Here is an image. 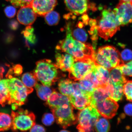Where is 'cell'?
I'll return each mask as SVG.
<instances>
[{"label": "cell", "instance_id": "39", "mask_svg": "<svg viewBox=\"0 0 132 132\" xmlns=\"http://www.w3.org/2000/svg\"><path fill=\"white\" fill-rule=\"evenodd\" d=\"M11 23V26L12 29H16L17 28L18 24L17 22L16 21H12Z\"/></svg>", "mask_w": 132, "mask_h": 132}, {"label": "cell", "instance_id": "10", "mask_svg": "<svg viewBox=\"0 0 132 132\" xmlns=\"http://www.w3.org/2000/svg\"><path fill=\"white\" fill-rule=\"evenodd\" d=\"M113 11L115 14L116 22L119 27L132 22V2L120 1Z\"/></svg>", "mask_w": 132, "mask_h": 132}, {"label": "cell", "instance_id": "31", "mask_svg": "<svg viewBox=\"0 0 132 132\" xmlns=\"http://www.w3.org/2000/svg\"><path fill=\"white\" fill-rule=\"evenodd\" d=\"M123 92L127 100L132 102V80L127 81L124 84Z\"/></svg>", "mask_w": 132, "mask_h": 132}, {"label": "cell", "instance_id": "38", "mask_svg": "<svg viewBox=\"0 0 132 132\" xmlns=\"http://www.w3.org/2000/svg\"><path fill=\"white\" fill-rule=\"evenodd\" d=\"M124 110L126 114L132 116V103H128L125 105L124 108Z\"/></svg>", "mask_w": 132, "mask_h": 132}, {"label": "cell", "instance_id": "19", "mask_svg": "<svg viewBox=\"0 0 132 132\" xmlns=\"http://www.w3.org/2000/svg\"><path fill=\"white\" fill-rule=\"evenodd\" d=\"M93 71L101 86H104L109 82L110 72L108 69L95 63Z\"/></svg>", "mask_w": 132, "mask_h": 132}, {"label": "cell", "instance_id": "11", "mask_svg": "<svg viewBox=\"0 0 132 132\" xmlns=\"http://www.w3.org/2000/svg\"><path fill=\"white\" fill-rule=\"evenodd\" d=\"M95 107L104 118L111 119L116 114L119 105L116 101L109 97L97 103Z\"/></svg>", "mask_w": 132, "mask_h": 132}, {"label": "cell", "instance_id": "5", "mask_svg": "<svg viewBox=\"0 0 132 132\" xmlns=\"http://www.w3.org/2000/svg\"><path fill=\"white\" fill-rule=\"evenodd\" d=\"M58 69L56 64L51 60L43 59L36 63L34 74L37 80L43 85L50 87L57 80Z\"/></svg>", "mask_w": 132, "mask_h": 132}, {"label": "cell", "instance_id": "2", "mask_svg": "<svg viewBox=\"0 0 132 132\" xmlns=\"http://www.w3.org/2000/svg\"><path fill=\"white\" fill-rule=\"evenodd\" d=\"M71 25L70 23L67 24L66 37L59 42L56 47L57 50L70 54L75 60L89 59L94 60L95 52L93 47L90 44L75 39L72 36Z\"/></svg>", "mask_w": 132, "mask_h": 132}, {"label": "cell", "instance_id": "30", "mask_svg": "<svg viewBox=\"0 0 132 132\" xmlns=\"http://www.w3.org/2000/svg\"><path fill=\"white\" fill-rule=\"evenodd\" d=\"M72 36L76 40L82 42H85L87 39V35L85 30L81 28H78L72 32Z\"/></svg>", "mask_w": 132, "mask_h": 132}, {"label": "cell", "instance_id": "7", "mask_svg": "<svg viewBox=\"0 0 132 132\" xmlns=\"http://www.w3.org/2000/svg\"><path fill=\"white\" fill-rule=\"evenodd\" d=\"M101 115L95 107L91 105L80 110L77 119V129L80 132L94 131L95 123Z\"/></svg>", "mask_w": 132, "mask_h": 132}, {"label": "cell", "instance_id": "3", "mask_svg": "<svg viewBox=\"0 0 132 132\" xmlns=\"http://www.w3.org/2000/svg\"><path fill=\"white\" fill-rule=\"evenodd\" d=\"M6 77L10 98V104L12 103L13 109L16 110L24 104L28 95L33 91V89L26 87L21 80L13 77L9 72Z\"/></svg>", "mask_w": 132, "mask_h": 132}, {"label": "cell", "instance_id": "34", "mask_svg": "<svg viewBox=\"0 0 132 132\" xmlns=\"http://www.w3.org/2000/svg\"><path fill=\"white\" fill-rule=\"evenodd\" d=\"M55 119L53 114L46 113L43 117L42 122L46 126H49L52 124Z\"/></svg>", "mask_w": 132, "mask_h": 132}, {"label": "cell", "instance_id": "24", "mask_svg": "<svg viewBox=\"0 0 132 132\" xmlns=\"http://www.w3.org/2000/svg\"><path fill=\"white\" fill-rule=\"evenodd\" d=\"M110 125L108 120L105 118H99L95 123L94 129L99 132H107L110 131Z\"/></svg>", "mask_w": 132, "mask_h": 132}, {"label": "cell", "instance_id": "21", "mask_svg": "<svg viewBox=\"0 0 132 132\" xmlns=\"http://www.w3.org/2000/svg\"><path fill=\"white\" fill-rule=\"evenodd\" d=\"M109 97L104 86L97 87L94 90L91 96L90 105L95 107L97 103Z\"/></svg>", "mask_w": 132, "mask_h": 132}, {"label": "cell", "instance_id": "37", "mask_svg": "<svg viewBox=\"0 0 132 132\" xmlns=\"http://www.w3.org/2000/svg\"><path fill=\"white\" fill-rule=\"evenodd\" d=\"M30 132H45V129L41 125H34L30 129Z\"/></svg>", "mask_w": 132, "mask_h": 132}, {"label": "cell", "instance_id": "20", "mask_svg": "<svg viewBox=\"0 0 132 132\" xmlns=\"http://www.w3.org/2000/svg\"><path fill=\"white\" fill-rule=\"evenodd\" d=\"M110 72V82L113 84H124L127 81L125 75L120 69L119 66L109 70Z\"/></svg>", "mask_w": 132, "mask_h": 132}, {"label": "cell", "instance_id": "16", "mask_svg": "<svg viewBox=\"0 0 132 132\" xmlns=\"http://www.w3.org/2000/svg\"><path fill=\"white\" fill-rule=\"evenodd\" d=\"M91 95L86 92L71 95L68 97L74 108L81 110L90 105Z\"/></svg>", "mask_w": 132, "mask_h": 132}, {"label": "cell", "instance_id": "1", "mask_svg": "<svg viewBox=\"0 0 132 132\" xmlns=\"http://www.w3.org/2000/svg\"><path fill=\"white\" fill-rule=\"evenodd\" d=\"M47 101L59 125L66 128L76 123L77 120L73 113V107L68 97L54 91Z\"/></svg>", "mask_w": 132, "mask_h": 132}, {"label": "cell", "instance_id": "6", "mask_svg": "<svg viewBox=\"0 0 132 132\" xmlns=\"http://www.w3.org/2000/svg\"><path fill=\"white\" fill-rule=\"evenodd\" d=\"M115 21V16L113 11L109 8L104 9L98 26H95L98 35L105 40H108L120 29Z\"/></svg>", "mask_w": 132, "mask_h": 132}, {"label": "cell", "instance_id": "22", "mask_svg": "<svg viewBox=\"0 0 132 132\" xmlns=\"http://www.w3.org/2000/svg\"><path fill=\"white\" fill-rule=\"evenodd\" d=\"M35 87L37 95L39 98L44 101H47L53 92L50 87L38 83H36Z\"/></svg>", "mask_w": 132, "mask_h": 132}, {"label": "cell", "instance_id": "26", "mask_svg": "<svg viewBox=\"0 0 132 132\" xmlns=\"http://www.w3.org/2000/svg\"><path fill=\"white\" fill-rule=\"evenodd\" d=\"M26 42L30 44H34L37 41V39L34 34V29L31 26H27L22 32Z\"/></svg>", "mask_w": 132, "mask_h": 132}, {"label": "cell", "instance_id": "28", "mask_svg": "<svg viewBox=\"0 0 132 132\" xmlns=\"http://www.w3.org/2000/svg\"><path fill=\"white\" fill-rule=\"evenodd\" d=\"M112 84L113 86V91L111 98L117 102L121 100L124 94V85L122 84Z\"/></svg>", "mask_w": 132, "mask_h": 132}, {"label": "cell", "instance_id": "4", "mask_svg": "<svg viewBox=\"0 0 132 132\" xmlns=\"http://www.w3.org/2000/svg\"><path fill=\"white\" fill-rule=\"evenodd\" d=\"M94 60L95 63L109 70L124 63L119 51L111 46L99 48L95 52Z\"/></svg>", "mask_w": 132, "mask_h": 132}, {"label": "cell", "instance_id": "40", "mask_svg": "<svg viewBox=\"0 0 132 132\" xmlns=\"http://www.w3.org/2000/svg\"><path fill=\"white\" fill-rule=\"evenodd\" d=\"M126 2H131L132 0H120Z\"/></svg>", "mask_w": 132, "mask_h": 132}, {"label": "cell", "instance_id": "12", "mask_svg": "<svg viewBox=\"0 0 132 132\" xmlns=\"http://www.w3.org/2000/svg\"><path fill=\"white\" fill-rule=\"evenodd\" d=\"M57 4V0H33L30 7L37 15L44 16L53 10Z\"/></svg>", "mask_w": 132, "mask_h": 132}, {"label": "cell", "instance_id": "9", "mask_svg": "<svg viewBox=\"0 0 132 132\" xmlns=\"http://www.w3.org/2000/svg\"><path fill=\"white\" fill-rule=\"evenodd\" d=\"M95 63L93 59L75 60L69 72V77L74 81H79L93 70Z\"/></svg>", "mask_w": 132, "mask_h": 132}, {"label": "cell", "instance_id": "33", "mask_svg": "<svg viewBox=\"0 0 132 132\" xmlns=\"http://www.w3.org/2000/svg\"><path fill=\"white\" fill-rule=\"evenodd\" d=\"M119 66L124 75L132 77V60Z\"/></svg>", "mask_w": 132, "mask_h": 132}, {"label": "cell", "instance_id": "14", "mask_svg": "<svg viewBox=\"0 0 132 132\" xmlns=\"http://www.w3.org/2000/svg\"><path fill=\"white\" fill-rule=\"evenodd\" d=\"M37 18V15L30 6L20 8L18 11L17 19L21 24L30 26L34 22Z\"/></svg>", "mask_w": 132, "mask_h": 132}, {"label": "cell", "instance_id": "8", "mask_svg": "<svg viewBox=\"0 0 132 132\" xmlns=\"http://www.w3.org/2000/svg\"><path fill=\"white\" fill-rule=\"evenodd\" d=\"M11 116L12 119L11 128L14 131H27L35 125V116L27 110L20 109L17 112L12 111Z\"/></svg>", "mask_w": 132, "mask_h": 132}, {"label": "cell", "instance_id": "41", "mask_svg": "<svg viewBox=\"0 0 132 132\" xmlns=\"http://www.w3.org/2000/svg\"><path fill=\"white\" fill-rule=\"evenodd\" d=\"M61 131V132H68V131H67V130H62V131Z\"/></svg>", "mask_w": 132, "mask_h": 132}, {"label": "cell", "instance_id": "36", "mask_svg": "<svg viewBox=\"0 0 132 132\" xmlns=\"http://www.w3.org/2000/svg\"><path fill=\"white\" fill-rule=\"evenodd\" d=\"M4 12L6 15L7 17L12 18L14 17L15 16L16 9L15 7L12 5L9 6L5 8Z\"/></svg>", "mask_w": 132, "mask_h": 132}, {"label": "cell", "instance_id": "29", "mask_svg": "<svg viewBox=\"0 0 132 132\" xmlns=\"http://www.w3.org/2000/svg\"><path fill=\"white\" fill-rule=\"evenodd\" d=\"M79 83L82 90L92 95L95 88L91 82L86 79L82 78L79 80Z\"/></svg>", "mask_w": 132, "mask_h": 132}, {"label": "cell", "instance_id": "17", "mask_svg": "<svg viewBox=\"0 0 132 132\" xmlns=\"http://www.w3.org/2000/svg\"><path fill=\"white\" fill-rule=\"evenodd\" d=\"M58 86L60 93L68 97L80 89L78 82L69 79L61 80Z\"/></svg>", "mask_w": 132, "mask_h": 132}, {"label": "cell", "instance_id": "23", "mask_svg": "<svg viewBox=\"0 0 132 132\" xmlns=\"http://www.w3.org/2000/svg\"><path fill=\"white\" fill-rule=\"evenodd\" d=\"M12 117L7 114L0 113V131H6L11 128Z\"/></svg>", "mask_w": 132, "mask_h": 132}, {"label": "cell", "instance_id": "15", "mask_svg": "<svg viewBox=\"0 0 132 132\" xmlns=\"http://www.w3.org/2000/svg\"><path fill=\"white\" fill-rule=\"evenodd\" d=\"M56 65L58 69L62 71H70L75 62V59L71 55L68 54L57 53L55 55Z\"/></svg>", "mask_w": 132, "mask_h": 132}, {"label": "cell", "instance_id": "25", "mask_svg": "<svg viewBox=\"0 0 132 132\" xmlns=\"http://www.w3.org/2000/svg\"><path fill=\"white\" fill-rule=\"evenodd\" d=\"M21 81L25 86L29 88H32L37 83V79L34 73H26L21 77Z\"/></svg>", "mask_w": 132, "mask_h": 132}, {"label": "cell", "instance_id": "13", "mask_svg": "<svg viewBox=\"0 0 132 132\" xmlns=\"http://www.w3.org/2000/svg\"><path fill=\"white\" fill-rule=\"evenodd\" d=\"M89 0H64L68 9L76 15L83 14L86 13L90 5Z\"/></svg>", "mask_w": 132, "mask_h": 132}, {"label": "cell", "instance_id": "35", "mask_svg": "<svg viewBox=\"0 0 132 132\" xmlns=\"http://www.w3.org/2000/svg\"><path fill=\"white\" fill-rule=\"evenodd\" d=\"M121 59L124 63L132 60V51L128 49L123 50L120 54Z\"/></svg>", "mask_w": 132, "mask_h": 132}, {"label": "cell", "instance_id": "27", "mask_svg": "<svg viewBox=\"0 0 132 132\" xmlns=\"http://www.w3.org/2000/svg\"><path fill=\"white\" fill-rule=\"evenodd\" d=\"M44 16L46 22L50 26L57 25L60 20V16L59 13L55 11H51L47 13Z\"/></svg>", "mask_w": 132, "mask_h": 132}, {"label": "cell", "instance_id": "32", "mask_svg": "<svg viewBox=\"0 0 132 132\" xmlns=\"http://www.w3.org/2000/svg\"><path fill=\"white\" fill-rule=\"evenodd\" d=\"M11 3L16 8H21L25 6H30L33 0H5Z\"/></svg>", "mask_w": 132, "mask_h": 132}, {"label": "cell", "instance_id": "18", "mask_svg": "<svg viewBox=\"0 0 132 132\" xmlns=\"http://www.w3.org/2000/svg\"><path fill=\"white\" fill-rule=\"evenodd\" d=\"M4 72V68L0 67V104L3 106L6 104H10V101L6 79L3 78Z\"/></svg>", "mask_w": 132, "mask_h": 132}]
</instances>
